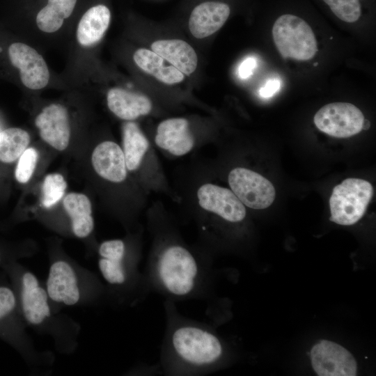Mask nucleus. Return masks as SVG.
<instances>
[{
  "instance_id": "1",
  "label": "nucleus",
  "mask_w": 376,
  "mask_h": 376,
  "mask_svg": "<svg viewBox=\"0 0 376 376\" xmlns=\"http://www.w3.org/2000/svg\"><path fill=\"white\" fill-rule=\"evenodd\" d=\"M272 36L283 58L308 61L318 51L317 40L311 26L294 13H286L277 17L272 26Z\"/></svg>"
},
{
  "instance_id": "2",
  "label": "nucleus",
  "mask_w": 376,
  "mask_h": 376,
  "mask_svg": "<svg viewBox=\"0 0 376 376\" xmlns=\"http://www.w3.org/2000/svg\"><path fill=\"white\" fill-rule=\"evenodd\" d=\"M198 265L194 257L185 247L173 245L160 254L157 272L162 285L170 293L184 296L195 287Z\"/></svg>"
},
{
  "instance_id": "3",
  "label": "nucleus",
  "mask_w": 376,
  "mask_h": 376,
  "mask_svg": "<svg viewBox=\"0 0 376 376\" xmlns=\"http://www.w3.org/2000/svg\"><path fill=\"white\" fill-rule=\"evenodd\" d=\"M373 195L369 182L354 178L344 180L334 187L329 198L330 221L344 226L357 223L366 212Z\"/></svg>"
},
{
  "instance_id": "4",
  "label": "nucleus",
  "mask_w": 376,
  "mask_h": 376,
  "mask_svg": "<svg viewBox=\"0 0 376 376\" xmlns=\"http://www.w3.org/2000/svg\"><path fill=\"white\" fill-rule=\"evenodd\" d=\"M172 344L180 358L197 366L212 363L222 353L221 345L215 336L192 326L176 329L172 336Z\"/></svg>"
},
{
  "instance_id": "5",
  "label": "nucleus",
  "mask_w": 376,
  "mask_h": 376,
  "mask_svg": "<svg viewBox=\"0 0 376 376\" xmlns=\"http://www.w3.org/2000/svg\"><path fill=\"white\" fill-rule=\"evenodd\" d=\"M228 184L240 201L250 208L265 209L274 202L273 185L260 174L243 167L233 169L228 174Z\"/></svg>"
},
{
  "instance_id": "6",
  "label": "nucleus",
  "mask_w": 376,
  "mask_h": 376,
  "mask_svg": "<svg viewBox=\"0 0 376 376\" xmlns=\"http://www.w3.org/2000/svg\"><path fill=\"white\" fill-rule=\"evenodd\" d=\"M313 120L321 132L334 137L347 138L362 130L364 117L352 104L333 102L320 109Z\"/></svg>"
},
{
  "instance_id": "7",
  "label": "nucleus",
  "mask_w": 376,
  "mask_h": 376,
  "mask_svg": "<svg viewBox=\"0 0 376 376\" xmlns=\"http://www.w3.org/2000/svg\"><path fill=\"white\" fill-rule=\"evenodd\" d=\"M8 55L11 64L18 69L22 84L32 91L45 88L49 81V68L43 56L26 43L10 45Z\"/></svg>"
},
{
  "instance_id": "8",
  "label": "nucleus",
  "mask_w": 376,
  "mask_h": 376,
  "mask_svg": "<svg viewBox=\"0 0 376 376\" xmlns=\"http://www.w3.org/2000/svg\"><path fill=\"white\" fill-rule=\"evenodd\" d=\"M315 372L319 376H355L357 365L353 356L341 345L326 340L315 345L311 352Z\"/></svg>"
},
{
  "instance_id": "9",
  "label": "nucleus",
  "mask_w": 376,
  "mask_h": 376,
  "mask_svg": "<svg viewBox=\"0 0 376 376\" xmlns=\"http://www.w3.org/2000/svg\"><path fill=\"white\" fill-rule=\"evenodd\" d=\"M200 207L230 222H239L246 217L243 203L232 190L217 185L206 183L197 191Z\"/></svg>"
},
{
  "instance_id": "10",
  "label": "nucleus",
  "mask_w": 376,
  "mask_h": 376,
  "mask_svg": "<svg viewBox=\"0 0 376 376\" xmlns=\"http://www.w3.org/2000/svg\"><path fill=\"white\" fill-rule=\"evenodd\" d=\"M41 139L57 150H64L70 138V125L67 109L53 103L46 106L35 119Z\"/></svg>"
},
{
  "instance_id": "11",
  "label": "nucleus",
  "mask_w": 376,
  "mask_h": 376,
  "mask_svg": "<svg viewBox=\"0 0 376 376\" xmlns=\"http://www.w3.org/2000/svg\"><path fill=\"white\" fill-rule=\"evenodd\" d=\"M155 141L159 148L175 156L187 154L194 145L189 122L184 118H172L161 122Z\"/></svg>"
},
{
  "instance_id": "12",
  "label": "nucleus",
  "mask_w": 376,
  "mask_h": 376,
  "mask_svg": "<svg viewBox=\"0 0 376 376\" xmlns=\"http://www.w3.org/2000/svg\"><path fill=\"white\" fill-rule=\"evenodd\" d=\"M230 14L228 4L221 1H207L196 6L189 17V29L196 38L210 36L220 29Z\"/></svg>"
},
{
  "instance_id": "13",
  "label": "nucleus",
  "mask_w": 376,
  "mask_h": 376,
  "mask_svg": "<svg viewBox=\"0 0 376 376\" xmlns=\"http://www.w3.org/2000/svg\"><path fill=\"white\" fill-rule=\"evenodd\" d=\"M91 162L97 175L107 181L121 182L127 177L123 149L113 141H105L98 144L92 153Z\"/></svg>"
},
{
  "instance_id": "14",
  "label": "nucleus",
  "mask_w": 376,
  "mask_h": 376,
  "mask_svg": "<svg viewBox=\"0 0 376 376\" xmlns=\"http://www.w3.org/2000/svg\"><path fill=\"white\" fill-rule=\"evenodd\" d=\"M47 290L49 298L56 302L68 306L78 302L80 293L77 276L68 263L59 260L52 265L47 281Z\"/></svg>"
},
{
  "instance_id": "15",
  "label": "nucleus",
  "mask_w": 376,
  "mask_h": 376,
  "mask_svg": "<svg viewBox=\"0 0 376 376\" xmlns=\"http://www.w3.org/2000/svg\"><path fill=\"white\" fill-rule=\"evenodd\" d=\"M47 292L39 285L37 278L25 272L21 279L20 300L26 320L32 324H40L50 316Z\"/></svg>"
},
{
  "instance_id": "16",
  "label": "nucleus",
  "mask_w": 376,
  "mask_h": 376,
  "mask_svg": "<svg viewBox=\"0 0 376 376\" xmlns=\"http://www.w3.org/2000/svg\"><path fill=\"white\" fill-rule=\"evenodd\" d=\"M109 110L118 118L131 121L148 114L152 109L150 100L144 95L122 88H112L107 92Z\"/></svg>"
},
{
  "instance_id": "17",
  "label": "nucleus",
  "mask_w": 376,
  "mask_h": 376,
  "mask_svg": "<svg viewBox=\"0 0 376 376\" xmlns=\"http://www.w3.org/2000/svg\"><path fill=\"white\" fill-rule=\"evenodd\" d=\"M109 9L99 4L90 8L81 17L76 30V39L83 47H90L100 41L109 28Z\"/></svg>"
},
{
  "instance_id": "18",
  "label": "nucleus",
  "mask_w": 376,
  "mask_h": 376,
  "mask_svg": "<svg viewBox=\"0 0 376 376\" xmlns=\"http://www.w3.org/2000/svg\"><path fill=\"white\" fill-rule=\"evenodd\" d=\"M151 49L185 75L191 74L197 67L198 57L196 52L184 40H157L151 45Z\"/></svg>"
},
{
  "instance_id": "19",
  "label": "nucleus",
  "mask_w": 376,
  "mask_h": 376,
  "mask_svg": "<svg viewBox=\"0 0 376 376\" xmlns=\"http://www.w3.org/2000/svg\"><path fill=\"white\" fill-rule=\"evenodd\" d=\"M125 244L120 240L104 241L99 247V268L104 279L111 284H121L125 281Z\"/></svg>"
},
{
  "instance_id": "20",
  "label": "nucleus",
  "mask_w": 376,
  "mask_h": 376,
  "mask_svg": "<svg viewBox=\"0 0 376 376\" xmlns=\"http://www.w3.org/2000/svg\"><path fill=\"white\" fill-rule=\"evenodd\" d=\"M63 207L70 218L72 230L79 238L88 236L93 230L94 221L89 198L81 193H70L63 198Z\"/></svg>"
},
{
  "instance_id": "21",
  "label": "nucleus",
  "mask_w": 376,
  "mask_h": 376,
  "mask_svg": "<svg viewBox=\"0 0 376 376\" xmlns=\"http://www.w3.org/2000/svg\"><path fill=\"white\" fill-rule=\"evenodd\" d=\"M133 59L139 68L157 80L174 84L184 79V74L173 65L164 66V59L155 52L145 48L138 49Z\"/></svg>"
},
{
  "instance_id": "22",
  "label": "nucleus",
  "mask_w": 376,
  "mask_h": 376,
  "mask_svg": "<svg viewBox=\"0 0 376 376\" xmlns=\"http://www.w3.org/2000/svg\"><path fill=\"white\" fill-rule=\"evenodd\" d=\"M149 148V142L139 125L127 121L123 125V151L127 171H136Z\"/></svg>"
},
{
  "instance_id": "23",
  "label": "nucleus",
  "mask_w": 376,
  "mask_h": 376,
  "mask_svg": "<svg viewBox=\"0 0 376 376\" xmlns=\"http://www.w3.org/2000/svg\"><path fill=\"white\" fill-rule=\"evenodd\" d=\"M77 0H47V5L36 15L37 27L45 33L58 31L72 15Z\"/></svg>"
},
{
  "instance_id": "24",
  "label": "nucleus",
  "mask_w": 376,
  "mask_h": 376,
  "mask_svg": "<svg viewBox=\"0 0 376 376\" xmlns=\"http://www.w3.org/2000/svg\"><path fill=\"white\" fill-rule=\"evenodd\" d=\"M30 143L29 133L21 128L10 127L0 132V161L11 163L17 160Z\"/></svg>"
},
{
  "instance_id": "25",
  "label": "nucleus",
  "mask_w": 376,
  "mask_h": 376,
  "mask_svg": "<svg viewBox=\"0 0 376 376\" xmlns=\"http://www.w3.org/2000/svg\"><path fill=\"white\" fill-rule=\"evenodd\" d=\"M340 20L354 23L362 16L363 0H320Z\"/></svg>"
},
{
  "instance_id": "26",
  "label": "nucleus",
  "mask_w": 376,
  "mask_h": 376,
  "mask_svg": "<svg viewBox=\"0 0 376 376\" xmlns=\"http://www.w3.org/2000/svg\"><path fill=\"white\" fill-rule=\"evenodd\" d=\"M66 188L67 182L61 174L47 175L42 185L41 205L47 208L52 207L63 197Z\"/></svg>"
},
{
  "instance_id": "27",
  "label": "nucleus",
  "mask_w": 376,
  "mask_h": 376,
  "mask_svg": "<svg viewBox=\"0 0 376 376\" xmlns=\"http://www.w3.org/2000/svg\"><path fill=\"white\" fill-rule=\"evenodd\" d=\"M38 153L33 148H27L19 157L15 175L20 183H26L31 178L38 162Z\"/></svg>"
},
{
  "instance_id": "28",
  "label": "nucleus",
  "mask_w": 376,
  "mask_h": 376,
  "mask_svg": "<svg viewBox=\"0 0 376 376\" xmlns=\"http://www.w3.org/2000/svg\"><path fill=\"white\" fill-rule=\"evenodd\" d=\"M17 297L13 290L7 285H0V328L3 327L15 313Z\"/></svg>"
},
{
  "instance_id": "29",
  "label": "nucleus",
  "mask_w": 376,
  "mask_h": 376,
  "mask_svg": "<svg viewBox=\"0 0 376 376\" xmlns=\"http://www.w3.org/2000/svg\"><path fill=\"white\" fill-rule=\"evenodd\" d=\"M256 66V61L253 57H249L244 59L240 64L238 70V74L241 79L249 77Z\"/></svg>"
},
{
  "instance_id": "30",
  "label": "nucleus",
  "mask_w": 376,
  "mask_h": 376,
  "mask_svg": "<svg viewBox=\"0 0 376 376\" xmlns=\"http://www.w3.org/2000/svg\"><path fill=\"white\" fill-rule=\"evenodd\" d=\"M281 86L280 81L277 79H269L260 90V95L264 98L273 96L279 90Z\"/></svg>"
},
{
  "instance_id": "31",
  "label": "nucleus",
  "mask_w": 376,
  "mask_h": 376,
  "mask_svg": "<svg viewBox=\"0 0 376 376\" xmlns=\"http://www.w3.org/2000/svg\"><path fill=\"white\" fill-rule=\"evenodd\" d=\"M370 123L368 120H363L362 130H366L370 127Z\"/></svg>"
},
{
  "instance_id": "32",
  "label": "nucleus",
  "mask_w": 376,
  "mask_h": 376,
  "mask_svg": "<svg viewBox=\"0 0 376 376\" xmlns=\"http://www.w3.org/2000/svg\"><path fill=\"white\" fill-rule=\"evenodd\" d=\"M1 260V253H0V262Z\"/></svg>"
}]
</instances>
